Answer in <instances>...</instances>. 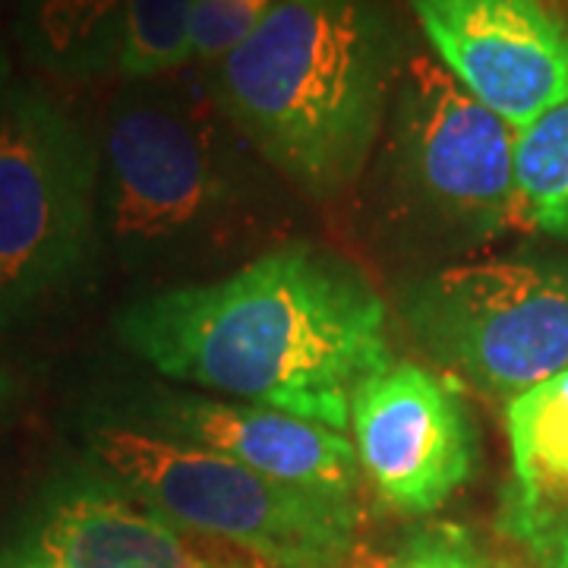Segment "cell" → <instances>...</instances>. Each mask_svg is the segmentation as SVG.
Segmentation results:
<instances>
[{
    "instance_id": "obj_1",
    "label": "cell",
    "mask_w": 568,
    "mask_h": 568,
    "mask_svg": "<svg viewBox=\"0 0 568 568\" xmlns=\"http://www.w3.org/2000/svg\"><path fill=\"white\" fill-rule=\"evenodd\" d=\"M118 335L159 373L345 429L357 388L388 366L386 306L310 246H282L212 284L142 297Z\"/></svg>"
},
{
    "instance_id": "obj_2",
    "label": "cell",
    "mask_w": 568,
    "mask_h": 568,
    "mask_svg": "<svg viewBox=\"0 0 568 568\" xmlns=\"http://www.w3.org/2000/svg\"><path fill=\"white\" fill-rule=\"evenodd\" d=\"M392 73L395 39L376 0H278L209 80L265 162L332 193L361 174Z\"/></svg>"
},
{
    "instance_id": "obj_3",
    "label": "cell",
    "mask_w": 568,
    "mask_h": 568,
    "mask_svg": "<svg viewBox=\"0 0 568 568\" xmlns=\"http://www.w3.org/2000/svg\"><path fill=\"white\" fill-rule=\"evenodd\" d=\"M89 446L126 496L186 530L294 568H332L354 544L357 508L342 493L278 484L155 429L95 426Z\"/></svg>"
},
{
    "instance_id": "obj_4",
    "label": "cell",
    "mask_w": 568,
    "mask_h": 568,
    "mask_svg": "<svg viewBox=\"0 0 568 568\" xmlns=\"http://www.w3.org/2000/svg\"><path fill=\"white\" fill-rule=\"evenodd\" d=\"M99 149L32 85L0 99V320L80 275L95 237Z\"/></svg>"
},
{
    "instance_id": "obj_5",
    "label": "cell",
    "mask_w": 568,
    "mask_h": 568,
    "mask_svg": "<svg viewBox=\"0 0 568 568\" xmlns=\"http://www.w3.org/2000/svg\"><path fill=\"white\" fill-rule=\"evenodd\" d=\"M407 320L436 357L499 398L568 369V272L556 265H452L407 297Z\"/></svg>"
},
{
    "instance_id": "obj_6",
    "label": "cell",
    "mask_w": 568,
    "mask_h": 568,
    "mask_svg": "<svg viewBox=\"0 0 568 568\" xmlns=\"http://www.w3.org/2000/svg\"><path fill=\"white\" fill-rule=\"evenodd\" d=\"M104 212L126 246L174 241L222 200L212 136L168 89L136 85L104 121Z\"/></svg>"
},
{
    "instance_id": "obj_7",
    "label": "cell",
    "mask_w": 568,
    "mask_h": 568,
    "mask_svg": "<svg viewBox=\"0 0 568 568\" xmlns=\"http://www.w3.org/2000/svg\"><path fill=\"white\" fill-rule=\"evenodd\" d=\"M357 458L383 503L426 515L474 470V426L462 395L426 366L388 364L351 405Z\"/></svg>"
},
{
    "instance_id": "obj_8",
    "label": "cell",
    "mask_w": 568,
    "mask_h": 568,
    "mask_svg": "<svg viewBox=\"0 0 568 568\" xmlns=\"http://www.w3.org/2000/svg\"><path fill=\"white\" fill-rule=\"evenodd\" d=\"M518 130L446 67L414 54L398 85V140L426 200L458 219L511 227Z\"/></svg>"
},
{
    "instance_id": "obj_9",
    "label": "cell",
    "mask_w": 568,
    "mask_h": 568,
    "mask_svg": "<svg viewBox=\"0 0 568 568\" xmlns=\"http://www.w3.org/2000/svg\"><path fill=\"white\" fill-rule=\"evenodd\" d=\"M439 63L515 130L568 99V36L537 0H410Z\"/></svg>"
},
{
    "instance_id": "obj_10",
    "label": "cell",
    "mask_w": 568,
    "mask_h": 568,
    "mask_svg": "<svg viewBox=\"0 0 568 568\" xmlns=\"http://www.w3.org/2000/svg\"><path fill=\"white\" fill-rule=\"evenodd\" d=\"M54 568H294L231 540L186 530L114 489L85 487L61 499L39 537Z\"/></svg>"
},
{
    "instance_id": "obj_11",
    "label": "cell",
    "mask_w": 568,
    "mask_h": 568,
    "mask_svg": "<svg viewBox=\"0 0 568 568\" xmlns=\"http://www.w3.org/2000/svg\"><path fill=\"white\" fill-rule=\"evenodd\" d=\"M159 433L227 455L278 484L351 496L357 484V446L342 429L265 405L212 398H162Z\"/></svg>"
},
{
    "instance_id": "obj_12",
    "label": "cell",
    "mask_w": 568,
    "mask_h": 568,
    "mask_svg": "<svg viewBox=\"0 0 568 568\" xmlns=\"http://www.w3.org/2000/svg\"><path fill=\"white\" fill-rule=\"evenodd\" d=\"M123 0H17L13 32L26 58L51 77L99 80L118 67Z\"/></svg>"
},
{
    "instance_id": "obj_13",
    "label": "cell",
    "mask_w": 568,
    "mask_h": 568,
    "mask_svg": "<svg viewBox=\"0 0 568 568\" xmlns=\"http://www.w3.org/2000/svg\"><path fill=\"white\" fill-rule=\"evenodd\" d=\"M506 417L528 515L568 503V369L508 398Z\"/></svg>"
},
{
    "instance_id": "obj_14",
    "label": "cell",
    "mask_w": 568,
    "mask_h": 568,
    "mask_svg": "<svg viewBox=\"0 0 568 568\" xmlns=\"http://www.w3.org/2000/svg\"><path fill=\"white\" fill-rule=\"evenodd\" d=\"M511 227L568 241V99L552 104L515 136Z\"/></svg>"
},
{
    "instance_id": "obj_15",
    "label": "cell",
    "mask_w": 568,
    "mask_h": 568,
    "mask_svg": "<svg viewBox=\"0 0 568 568\" xmlns=\"http://www.w3.org/2000/svg\"><path fill=\"white\" fill-rule=\"evenodd\" d=\"M193 58V0H123L118 73L149 82Z\"/></svg>"
},
{
    "instance_id": "obj_16",
    "label": "cell",
    "mask_w": 568,
    "mask_h": 568,
    "mask_svg": "<svg viewBox=\"0 0 568 568\" xmlns=\"http://www.w3.org/2000/svg\"><path fill=\"white\" fill-rule=\"evenodd\" d=\"M275 3L278 0H193V58L222 61L256 32Z\"/></svg>"
},
{
    "instance_id": "obj_17",
    "label": "cell",
    "mask_w": 568,
    "mask_h": 568,
    "mask_svg": "<svg viewBox=\"0 0 568 568\" xmlns=\"http://www.w3.org/2000/svg\"><path fill=\"white\" fill-rule=\"evenodd\" d=\"M392 568H487L462 530L436 528L414 537Z\"/></svg>"
},
{
    "instance_id": "obj_18",
    "label": "cell",
    "mask_w": 568,
    "mask_h": 568,
    "mask_svg": "<svg viewBox=\"0 0 568 568\" xmlns=\"http://www.w3.org/2000/svg\"><path fill=\"white\" fill-rule=\"evenodd\" d=\"M10 85H13V61H10L7 44H3V39H0V99L10 92Z\"/></svg>"
},
{
    "instance_id": "obj_19",
    "label": "cell",
    "mask_w": 568,
    "mask_h": 568,
    "mask_svg": "<svg viewBox=\"0 0 568 568\" xmlns=\"http://www.w3.org/2000/svg\"><path fill=\"white\" fill-rule=\"evenodd\" d=\"M547 568H568V537L559 540V549H556V556H552V562Z\"/></svg>"
},
{
    "instance_id": "obj_20",
    "label": "cell",
    "mask_w": 568,
    "mask_h": 568,
    "mask_svg": "<svg viewBox=\"0 0 568 568\" xmlns=\"http://www.w3.org/2000/svg\"><path fill=\"white\" fill-rule=\"evenodd\" d=\"M10 568H54L48 559H41V556H32V559H22V562H17V566Z\"/></svg>"
},
{
    "instance_id": "obj_21",
    "label": "cell",
    "mask_w": 568,
    "mask_h": 568,
    "mask_svg": "<svg viewBox=\"0 0 568 568\" xmlns=\"http://www.w3.org/2000/svg\"><path fill=\"white\" fill-rule=\"evenodd\" d=\"M10 392H13V383H10V373H7V369L0 366V402H3V398H7Z\"/></svg>"
}]
</instances>
